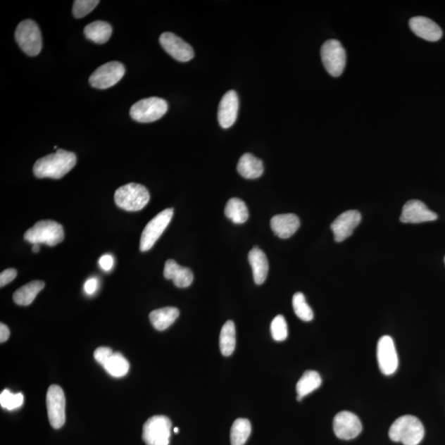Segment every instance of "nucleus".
<instances>
[{"label":"nucleus","instance_id":"58836bf2","mask_svg":"<svg viewBox=\"0 0 445 445\" xmlns=\"http://www.w3.org/2000/svg\"><path fill=\"white\" fill-rule=\"evenodd\" d=\"M9 337H11V331H9L8 327L6 324H0V342H6Z\"/></svg>","mask_w":445,"mask_h":445},{"label":"nucleus","instance_id":"412c9836","mask_svg":"<svg viewBox=\"0 0 445 445\" xmlns=\"http://www.w3.org/2000/svg\"><path fill=\"white\" fill-rule=\"evenodd\" d=\"M249 263L253 270L254 282L256 284H263L267 280L269 272V263L264 251L254 246L249 254Z\"/></svg>","mask_w":445,"mask_h":445},{"label":"nucleus","instance_id":"c85d7f7f","mask_svg":"<svg viewBox=\"0 0 445 445\" xmlns=\"http://www.w3.org/2000/svg\"><path fill=\"white\" fill-rule=\"evenodd\" d=\"M108 373L115 378H122L128 374L129 362L120 353L115 352L103 365Z\"/></svg>","mask_w":445,"mask_h":445},{"label":"nucleus","instance_id":"79ce46f5","mask_svg":"<svg viewBox=\"0 0 445 445\" xmlns=\"http://www.w3.org/2000/svg\"><path fill=\"white\" fill-rule=\"evenodd\" d=\"M444 262H445V258H444Z\"/></svg>","mask_w":445,"mask_h":445},{"label":"nucleus","instance_id":"ea45409f","mask_svg":"<svg viewBox=\"0 0 445 445\" xmlns=\"http://www.w3.org/2000/svg\"><path fill=\"white\" fill-rule=\"evenodd\" d=\"M39 251H40V246H39V244H33V246H32V251H33V253H37Z\"/></svg>","mask_w":445,"mask_h":445},{"label":"nucleus","instance_id":"6e6552de","mask_svg":"<svg viewBox=\"0 0 445 445\" xmlns=\"http://www.w3.org/2000/svg\"><path fill=\"white\" fill-rule=\"evenodd\" d=\"M174 211L173 208L159 213L149 221L142 232L140 239V251H147L153 248L172 220Z\"/></svg>","mask_w":445,"mask_h":445},{"label":"nucleus","instance_id":"a19ab883","mask_svg":"<svg viewBox=\"0 0 445 445\" xmlns=\"http://www.w3.org/2000/svg\"><path fill=\"white\" fill-rule=\"evenodd\" d=\"M178 432H179L178 427H176L175 429H174V432L178 433Z\"/></svg>","mask_w":445,"mask_h":445},{"label":"nucleus","instance_id":"f257e3e1","mask_svg":"<svg viewBox=\"0 0 445 445\" xmlns=\"http://www.w3.org/2000/svg\"><path fill=\"white\" fill-rule=\"evenodd\" d=\"M76 163L75 153L57 149L55 153L38 159L34 164L33 173L38 178L60 179L70 172Z\"/></svg>","mask_w":445,"mask_h":445},{"label":"nucleus","instance_id":"2f4dec72","mask_svg":"<svg viewBox=\"0 0 445 445\" xmlns=\"http://www.w3.org/2000/svg\"><path fill=\"white\" fill-rule=\"evenodd\" d=\"M24 401L23 394L21 393L13 394L11 391L4 390L0 394V405L3 408L12 410L20 408Z\"/></svg>","mask_w":445,"mask_h":445},{"label":"nucleus","instance_id":"f704fd0d","mask_svg":"<svg viewBox=\"0 0 445 445\" xmlns=\"http://www.w3.org/2000/svg\"><path fill=\"white\" fill-rule=\"evenodd\" d=\"M113 355V350L109 347H99L94 351V358L96 361L99 363L101 365H104L106 361Z\"/></svg>","mask_w":445,"mask_h":445},{"label":"nucleus","instance_id":"6ab92c4d","mask_svg":"<svg viewBox=\"0 0 445 445\" xmlns=\"http://www.w3.org/2000/svg\"><path fill=\"white\" fill-rule=\"evenodd\" d=\"M301 226L299 217L294 214L275 215L270 220V228L279 238L287 239L296 233Z\"/></svg>","mask_w":445,"mask_h":445},{"label":"nucleus","instance_id":"a878e982","mask_svg":"<svg viewBox=\"0 0 445 445\" xmlns=\"http://www.w3.org/2000/svg\"><path fill=\"white\" fill-rule=\"evenodd\" d=\"M322 385V378L317 371L307 370L304 372L296 385L297 400L301 401L304 396L311 394Z\"/></svg>","mask_w":445,"mask_h":445},{"label":"nucleus","instance_id":"2eb2a0df","mask_svg":"<svg viewBox=\"0 0 445 445\" xmlns=\"http://www.w3.org/2000/svg\"><path fill=\"white\" fill-rule=\"evenodd\" d=\"M361 221V214L359 211L351 210L342 213L331 225L334 239L337 243H341L349 238Z\"/></svg>","mask_w":445,"mask_h":445},{"label":"nucleus","instance_id":"c756f323","mask_svg":"<svg viewBox=\"0 0 445 445\" xmlns=\"http://www.w3.org/2000/svg\"><path fill=\"white\" fill-rule=\"evenodd\" d=\"M251 432V425L248 419H237L232 425L230 439L232 445H244Z\"/></svg>","mask_w":445,"mask_h":445},{"label":"nucleus","instance_id":"7ed1b4c3","mask_svg":"<svg viewBox=\"0 0 445 445\" xmlns=\"http://www.w3.org/2000/svg\"><path fill=\"white\" fill-rule=\"evenodd\" d=\"M65 239L64 228L56 221L41 220L29 229L24 239L32 244H46L54 246Z\"/></svg>","mask_w":445,"mask_h":445},{"label":"nucleus","instance_id":"4c0bfd02","mask_svg":"<svg viewBox=\"0 0 445 445\" xmlns=\"http://www.w3.org/2000/svg\"><path fill=\"white\" fill-rule=\"evenodd\" d=\"M96 289H98V280L91 278L87 280L84 284V290L87 294H93L96 292Z\"/></svg>","mask_w":445,"mask_h":445},{"label":"nucleus","instance_id":"bb28decb","mask_svg":"<svg viewBox=\"0 0 445 445\" xmlns=\"http://www.w3.org/2000/svg\"><path fill=\"white\" fill-rule=\"evenodd\" d=\"M236 347V329L233 321H227L222 326L220 336V348L222 356L233 354Z\"/></svg>","mask_w":445,"mask_h":445},{"label":"nucleus","instance_id":"39448f33","mask_svg":"<svg viewBox=\"0 0 445 445\" xmlns=\"http://www.w3.org/2000/svg\"><path fill=\"white\" fill-rule=\"evenodd\" d=\"M168 105L165 100L151 96L135 103L130 108V117L135 122L149 123L156 122L167 113Z\"/></svg>","mask_w":445,"mask_h":445},{"label":"nucleus","instance_id":"4be33fe9","mask_svg":"<svg viewBox=\"0 0 445 445\" xmlns=\"http://www.w3.org/2000/svg\"><path fill=\"white\" fill-rule=\"evenodd\" d=\"M240 175L246 179H256L263 175V163L251 153H244L239 159L237 166Z\"/></svg>","mask_w":445,"mask_h":445},{"label":"nucleus","instance_id":"20e7f679","mask_svg":"<svg viewBox=\"0 0 445 445\" xmlns=\"http://www.w3.org/2000/svg\"><path fill=\"white\" fill-rule=\"evenodd\" d=\"M114 199L120 209L139 211L147 206L151 196L146 187L132 182L119 187L115 192Z\"/></svg>","mask_w":445,"mask_h":445},{"label":"nucleus","instance_id":"aec40b11","mask_svg":"<svg viewBox=\"0 0 445 445\" xmlns=\"http://www.w3.org/2000/svg\"><path fill=\"white\" fill-rule=\"evenodd\" d=\"M164 277L173 280L174 284L178 288L189 287L194 275L189 268L181 267L174 260H168L163 270Z\"/></svg>","mask_w":445,"mask_h":445},{"label":"nucleus","instance_id":"393cba45","mask_svg":"<svg viewBox=\"0 0 445 445\" xmlns=\"http://www.w3.org/2000/svg\"><path fill=\"white\" fill-rule=\"evenodd\" d=\"M84 32L89 40L96 43V44H104L109 41L111 34H113V27L108 23L96 21L87 25Z\"/></svg>","mask_w":445,"mask_h":445},{"label":"nucleus","instance_id":"423d86ee","mask_svg":"<svg viewBox=\"0 0 445 445\" xmlns=\"http://www.w3.org/2000/svg\"><path fill=\"white\" fill-rule=\"evenodd\" d=\"M15 39L23 52L29 56L39 55L42 49V37L37 24L27 19L18 24Z\"/></svg>","mask_w":445,"mask_h":445},{"label":"nucleus","instance_id":"a211bd4d","mask_svg":"<svg viewBox=\"0 0 445 445\" xmlns=\"http://www.w3.org/2000/svg\"><path fill=\"white\" fill-rule=\"evenodd\" d=\"M409 26L415 35L425 40L437 42L442 37L441 28L428 18L414 17L410 19Z\"/></svg>","mask_w":445,"mask_h":445},{"label":"nucleus","instance_id":"9b49d317","mask_svg":"<svg viewBox=\"0 0 445 445\" xmlns=\"http://www.w3.org/2000/svg\"><path fill=\"white\" fill-rule=\"evenodd\" d=\"M48 419L54 429H60L65 422V396L58 385H51L46 394Z\"/></svg>","mask_w":445,"mask_h":445},{"label":"nucleus","instance_id":"7c9ffc66","mask_svg":"<svg viewBox=\"0 0 445 445\" xmlns=\"http://www.w3.org/2000/svg\"><path fill=\"white\" fill-rule=\"evenodd\" d=\"M293 308L295 314L304 322H311L313 319V312L306 302L303 294H294L293 297Z\"/></svg>","mask_w":445,"mask_h":445},{"label":"nucleus","instance_id":"473e14b6","mask_svg":"<svg viewBox=\"0 0 445 445\" xmlns=\"http://www.w3.org/2000/svg\"><path fill=\"white\" fill-rule=\"evenodd\" d=\"M270 332L272 338L277 341H284L288 337V326L285 318L278 315L273 319L270 324Z\"/></svg>","mask_w":445,"mask_h":445},{"label":"nucleus","instance_id":"cd10ccee","mask_svg":"<svg viewBox=\"0 0 445 445\" xmlns=\"http://www.w3.org/2000/svg\"><path fill=\"white\" fill-rule=\"evenodd\" d=\"M225 214L234 224H244L249 220V213L244 201L239 198H232L227 202Z\"/></svg>","mask_w":445,"mask_h":445},{"label":"nucleus","instance_id":"f03ea898","mask_svg":"<svg viewBox=\"0 0 445 445\" xmlns=\"http://www.w3.org/2000/svg\"><path fill=\"white\" fill-rule=\"evenodd\" d=\"M389 437L404 445H418L422 441L425 429L422 422L412 415L396 419L389 430Z\"/></svg>","mask_w":445,"mask_h":445},{"label":"nucleus","instance_id":"c9c22d12","mask_svg":"<svg viewBox=\"0 0 445 445\" xmlns=\"http://www.w3.org/2000/svg\"><path fill=\"white\" fill-rule=\"evenodd\" d=\"M17 277V270L13 268H8L4 270V272L0 274V287H6V284L13 282Z\"/></svg>","mask_w":445,"mask_h":445},{"label":"nucleus","instance_id":"72a5a7b5","mask_svg":"<svg viewBox=\"0 0 445 445\" xmlns=\"http://www.w3.org/2000/svg\"><path fill=\"white\" fill-rule=\"evenodd\" d=\"M99 0H75L73 6V14L75 18H82L88 15L99 6Z\"/></svg>","mask_w":445,"mask_h":445},{"label":"nucleus","instance_id":"dca6fc26","mask_svg":"<svg viewBox=\"0 0 445 445\" xmlns=\"http://www.w3.org/2000/svg\"><path fill=\"white\" fill-rule=\"evenodd\" d=\"M437 217V215L430 211L422 201L412 200L404 205L400 220L404 224H420V222L435 220Z\"/></svg>","mask_w":445,"mask_h":445},{"label":"nucleus","instance_id":"ddd939ff","mask_svg":"<svg viewBox=\"0 0 445 445\" xmlns=\"http://www.w3.org/2000/svg\"><path fill=\"white\" fill-rule=\"evenodd\" d=\"M362 424L359 418L351 412H341L333 420V430L337 438L344 440L355 439L362 432Z\"/></svg>","mask_w":445,"mask_h":445},{"label":"nucleus","instance_id":"1a4fd4ad","mask_svg":"<svg viewBox=\"0 0 445 445\" xmlns=\"http://www.w3.org/2000/svg\"><path fill=\"white\" fill-rule=\"evenodd\" d=\"M321 57L324 67L332 76H340L344 71L346 54L339 41L329 40L324 43Z\"/></svg>","mask_w":445,"mask_h":445},{"label":"nucleus","instance_id":"5701e85b","mask_svg":"<svg viewBox=\"0 0 445 445\" xmlns=\"http://www.w3.org/2000/svg\"><path fill=\"white\" fill-rule=\"evenodd\" d=\"M45 287V283L42 280H33L21 288H19L13 294V301L18 306H27L34 301L37 295Z\"/></svg>","mask_w":445,"mask_h":445},{"label":"nucleus","instance_id":"9d476101","mask_svg":"<svg viewBox=\"0 0 445 445\" xmlns=\"http://www.w3.org/2000/svg\"><path fill=\"white\" fill-rule=\"evenodd\" d=\"M125 67L118 61H111L100 66L90 76L92 87L99 89H106L118 83L125 75Z\"/></svg>","mask_w":445,"mask_h":445},{"label":"nucleus","instance_id":"0eeeda50","mask_svg":"<svg viewBox=\"0 0 445 445\" xmlns=\"http://www.w3.org/2000/svg\"><path fill=\"white\" fill-rule=\"evenodd\" d=\"M172 422L165 415H153L143 427L142 438L146 445H169Z\"/></svg>","mask_w":445,"mask_h":445},{"label":"nucleus","instance_id":"e433bc0d","mask_svg":"<svg viewBox=\"0 0 445 445\" xmlns=\"http://www.w3.org/2000/svg\"><path fill=\"white\" fill-rule=\"evenodd\" d=\"M99 265L101 268L106 272H108L111 268H113L114 265V260L113 256L111 255L106 254L103 256L99 260Z\"/></svg>","mask_w":445,"mask_h":445},{"label":"nucleus","instance_id":"b1692460","mask_svg":"<svg viewBox=\"0 0 445 445\" xmlns=\"http://www.w3.org/2000/svg\"><path fill=\"white\" fill-rule=\"evenodd\" d=\"M179 311L177 308L166 307L156 309L149 314V320L152 325L158 331H164L170 327L177 320L179 316Z\"/></svg>","mask_w":445,"mask_h":445},{"label":"nucleus","instance_id":"f8f14e48","mask_svg":"<svg viewBox=\"0 0 445 445\" xmlns=\"http://www.w3.org/2000/svg\"><path fill=\"white\" fill-rule=\"evenodd\" d=\"M377 358L382 373L384 375L395 373L399 367V357L393 338L389 336L380 338L377 346Z\"/></svg>","mask_w":445,"mask_h":445},{"label":"nucleus","instance_id":"f3484780","mask_svg":"<svg viewBox=\"0 0 445 445\" xmlns=\"http://www.w3.org/2000/svg\"><path fill=\"white\" fill-rule=\"evenodd\" d=\"M239 108V96L234 90L229 91L222 96L218 110V120L222 128L229 129L235 123Z\"/></svg>","mask_w":445,"mask_h":445},{"label":"nucleus","instance_id":"4468645a","mask_svg":"<svg viewBox=\"0 0 445 445\" xmlns=\"http://www.w3.org/2000/svg\"><path fill=\"white\" fill-rule=\"evenodd\" d=\"M159 42L164 51L177 61L187 62L193 59L195 56L193 48L172 32L163 33L159 37Z\"/></svg>","mask_w":445,"mask_h":445}]
</instances>
